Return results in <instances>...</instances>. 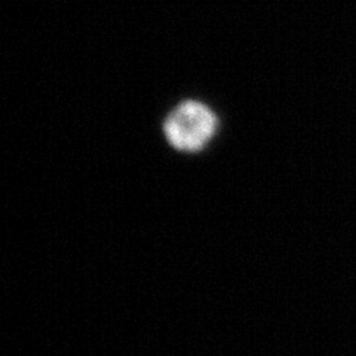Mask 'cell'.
<instances>
[{"instance_id":"6da1fadb","label":"cell","mask_w":356,"mask_h":356,"mask_svg":"<svg viewBox=\"0 0 356 356\" xmlns=\"http://www.w3.org/2000/svg\"><path fill=\"white\" fill-rule=\"evenodd\" d=\"M216 129V113L198 101L179 103L164 122L166 140L179 152H200L214 138Z\"/></svg>"}]
</instances>
